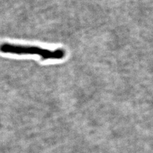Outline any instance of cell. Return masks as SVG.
<instances>
[{
	"label": "cell",
	"instance_id": "obj_1",
	"mask_svg": "<svg viewBox=\"0 0 153 153\" xmlns=\"http://www.w3.org/2000/svg\"><path fill=\"white\" fill-rule=\"evenodd\" d=\"M0 51L5 53L16 55H38L42 60H61L66 55L65 51L58 48L54 51L44 49L36 46L22 45L16 44L3 43L0 45Z\"/></svg>",
	"mask_w": 153,
	"mask_h": 153
}]
</instances>
